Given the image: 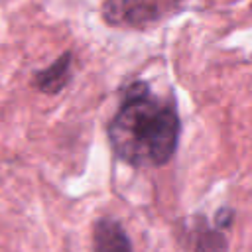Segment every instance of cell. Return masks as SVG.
<instances>
[{
    "mask_svg": "<svg viewBox=\"0 0 252 252\" xmlns=\"http://www.w3.org/2000/svg\"><path fill=\"white\" fill-rule=\"evenodd\" d=\"M108 138L114 154L132 165H165L179 138L175 104L156 98L146 83H134L110 120Z\"/></svg>",
    "mask_w": 252,
    "mask_h": 252,
    "instance_id": "cell-1",
    "label": "cell"
},
{
    "mask_svg": "<svg viewBox=\"0 0 252 252\" xmlns=\"http://www.w3.org/2000/svg\"><path fill=\"white\" fill-rule=\"evenodd\" d=\"M171 2H150V0H120L106 2L102 6V16L112 26L126 28H146L158 22L163 14L171 12Z\"/></svg>",
    "mask_w": 252,
    "mask_h": 252,
    "instance_id": "cell-2",
    "label": "cell"
},
{
    "mask_svg": "<svg viewBox=\"0 0 252 252\" xmlns=\"http://www.w3.org/2000/svg\"><path fill=\"white\" fill-rule=\"evenodd\" d=\"M94 252H132L130 238L114 219H100L93 228Z\"/></svg>",
    "mask_w": 252,
    "mask_h": 252,
    "instance_id": "cell-3",
    "label": "cell"
},
{
    "mask_svg": "<svg viewBox=\"0 0 252 252\" xmlns=\"http://www.w3.org/2000/svg\"><path fill=\"white\" fill-rule=\"evenodd\" d=\"M69 69H71V53H65L63 57H59L51 67H47L45 71H41L35 79L37 87L45 93H57L69 79Z\"/></svg>",
    "mask_w": 252,
    "mask_h": 252,
    "instance_id": "cell-4",
    "label": "cell"
},
{
    "mask_svg": "<svg viewBox=\"0 0 252 252\" xmlns=\"http://www.w3.org/2000/svg\"><path fill=\"white\" fill-rule=\"evenodd\" d=\"M195 252H226V238L220 230L205 228L195 244Z\"/></svg>",
    "mask_w": 252,
    "mask_h": 252,
    "instance_id": "cell-5",
    "label": "cell"
}]
</instances>
